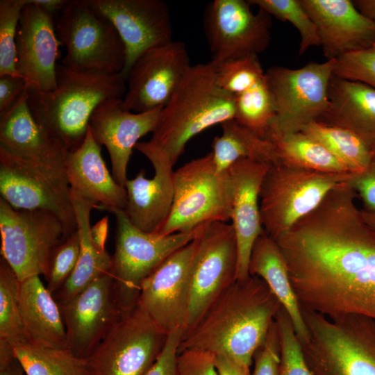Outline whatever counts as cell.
Instances as JSON below:
<instances>
[{"mask_svg":"<svg viewBox=\"0 0 375 375\" xmlns=\"http://www.w3.org/2000/svg\"><path fill=\"white\" fill-rule=\"evenodd\" d=\"M315 24L328 60L365 49L375 42V24L350 0H300Z\"/></svg>","mask_w":375,"mask_h":375,"instance_id":"cell-23","label":"cell"},{"mask_svg":"<svg viewBox=\"0 0 375 375\" xmlns=\"http://www.w3.org/2000/svg\"><path fill=\"white\" fill-rule=\"evenodd\" d=\"M64 162L24 158L0 149V194L13 208L53 214L70 235L77 226Z\"/></svg>","mask_w":375,"mask_h":375,"instance_id":"cell-9","label":"cell"},{"mask_svg":"<svg viewBox=\"0 0 375 375\" xmlns=\"http://www.w3.org/2000/svg\"><path fill=\"white\" fill-rule=\"evenodd\" d=\"M19 281L3 258L0 259V340L14 347L28 343L24 330L19 303Z\"/></svg>","mask_w":375,"mask_h":375,"instance_id":"cell-36","label":"cell"},{"mask_svg":"<svg viewBox=\"0 0 375 375\" xmlns=\"http://www.w3.org/2000/svg\"><path fill=\"white\" fill-rule=\"evenodd\" d=\"M347 182L275 241L300 307L329 318L375 319V231Z\"/></svg>","mask_w":375,"mask_h":375,"instance_id":"cell-1","label":"cell"},{"mask_svg":"<svg viewBox=\"0 0 375 375\" xmlns=\"http://www.w3.org/2000/svg\"><path fill=\"white\" fill-rule=\"evenodd\" d=\"M14 353L26 375H87L85 359L67 349L25 343L15 346Z\"/></svg>","mask_w":375,"mask_h":375,"instance_id":"cell-34","label":"cell"},{"mask_svg":"<svg viewBox=\"0 0 375 375\" xmlns=\"http://www.w3.org/2000/svg\"><path fill=\"white\" fill-rule=\"evenodd\" d=\"M194 239L167 258L141 284L139 304L167 335L188 325L190 268Z\"/></svg>","mask_w":375,"mask_h":375,"instance_id":"cell-18","label":"cell"},{"mask_svg":"<svg viewBox=\"0 0 375 375\" xmlns=\"http://www.w3.org/2000/svg\"><path fill=\"white\" fill-rule=\"evenodd\" d=\"M235 117V97L218 85L215 65L196 64L161 109L151 138L138 142L135 149L147 158L157 157L174 167L192 138Z\"/></svg>","mask_w":375,"mask_h":375,"instance_id":"cell-3","label":"cell"},{"mask_svg":"<svg viewBox=\"0 0 375 375\" xmlns=\"http://www.w3.org/2000/svg\"><path fill=\"white\" fill-rule=\"evenodd\" d=\"M60 44L53 16L27 0L17 31L16 69L28 90L45 93L56 88Z\"/></svg>","mask_w":375,"mask_h":375,"instance_id":"cell-20","label":"cell"},{"mask_svg":"<svg viewBox=\"0 0 375 375\" xmlns=\"http://www.w3.org/2000/svg\"><path fill=\"white\" fill-rule=\"evenodd\" d=\"M183 335L178 329L167 335L160 354L144 375H176V357Z\"/></svg>","mask_w":375,"mask_h":375,"instance_id":"cell-46","label":"cell"},{"mask_svg":"<svg viewBox=\"0 0 375 375\" xmlns=\"http://www.w3.org/2000/svg\"><path fill=\"white\" fill-rule=\"evenodd\" d=\"M235 119L264 138L276 115L273 96L265 77L245 92L234 95Z\"/></svg>","mask_w":375,"mask_h":375,"instance_id":"cell-35","label":"cell"},{"mask_svg":"<svg viewBox=\"0 0 375 375\" xmlns=\"http://www.w3.org/2000/svg\"><path fill=\"white\" fill-rule=\"evenodd\" d=\"M335 65V59H331L309 62L299 69L280 66L268 69L265 76L276 110L268 129L289 134L320 120L328 109V90Z\"/></svg>","mask_w":375,"mask_h":375,"instance_id":"cell-12","label":"cell"},{"mask_svg":"<svg viewBox=\"0 0 375 375\" xmlns=\"http://www.w3.org/2000/svg\"><path fill=\"white\" fill-rule=\"evenodd\" d=\"M16 358V357H15ZM0 375H26L24 370L19 362L15 358L8 366L3 369H0Z\"/></svg>","mask_w":375,"mask_h":375,"instance_id":"cell-53","label":"cell"},{"mask_svg":"<svg viewBox=\"0 0 375 375\" xmlns=\"http://www.w3.org/2000/svg\"><path fill=\"white\" fill-rule=\"evenodd\" d=\"M19 303L28 343L44 347L67 349L60 306L40 276L19 281Z\"/></svg>","mask_w":375,"mask_h":375,"instance_id":"cell-27","label":"cell"},{"mask_svg":"<svg viewBox=\"0 0 375 375\" xmlns=\"http://www.w3.org/2000/svg\"><path fill=\"white\" fill-rule=\"evenodd\" d=\"M248 2L271 16L290 22L297 28L301 37L299 56L311 47L320 46L317 28L300 0H249Z\"/></svg>","mask_w":375,"mask_h":375,"instance_id":"cell-37","label":"cell"},{"mask_svg":"<svg viewBox=\"0 0 375 375\" xmlns=\"http://www.w3.org/2000/svg\"><path fill=\"white\" fill-rule=\"evenodd\" d=\"M122 101L110 99L101 103L93 112L88 127L97 142L106 147L115 180L124 186L133 149L141 138L155 130L162 108L134 112L124 109Z\"/></svg>","mask_w":375,"mask_h":375,"instance_id":"cell-21","label":"cell"},{"mask_svg":"<svg viewBox=\"0 0 375 375\" xmlns=\"http://www.w3.org/2000/svg\"><path fill=\"white\" fill-rule=\"evenodd\" d=\"M364 221L375 231V212H368L360 210Z\"/></svg>","mask_w":375,"mask_h":375,"instance_id":"cell-54","label":"cell"},{"mask_svg":"<svg viewBox=\"0 0 375 375\" xmlns=\"http://www.w3.org/2000/svg\"><path fill=\"white\" fill-rule=\"evenodd\" d=\"M28 105L39 126L68 151L79 147L96 108L110 99H123L126 82L120 74L72 69L58 65L56 87L45 93L26 90Z\"/></svg>","mask_w":375,"mask_h":375,"instance_id":"cell-4","label":"cell"},{"mask_svg":"<svg viewBox=\"0 0 375 375\" xmlns=\"http://www.w3.org/2000/svg\"><path fill=\"white\" fill-rule=\"evenodd\" d=\"M26 3L27 0L0 1V76H19L16 69V35Z\"/></svg>","mask_w":375,"mask_h":375,"instance_id":"cell-38","label":"cell"},{"mask_svg":"<svg viewBox=\"0 0 375 375\" xmlns=\"http://www.w3.org/2000/svg\"><path fill=\"white\" fill-rule=\"evenodd\" d=\"M347 183L357 194L363 205V210L375 212V142L367 167L360 173L353 174Z\"/></svg>","mask_w":375,"mask_h":375,"instance_id":"cell-45","label":"cell"},{"mask_svg":"<svg viewBox=\"0 0 375 375\" xmlns=\"http://www.w3.org/2000/svg\"><path fill=\"white\" fill-rule=\"evenodd\" d=\"M191 67L186 44L182 41L172 40L146 51L128 72L122 107L134 112L162 108Z\"/></svg>","mask_w":375,"mask_h":375,"instance_id":"cell-16","label":"cell"},{"mask_svg":"<svg viewBox=\"0 0 375 375\" xmlns=\"http://www.w3.org/2000/svg\"><path fill=\"white\" fill-rule=\"evenodd\" d=\"M333 75L365 83L375 89V42L335 59Z\"/></svg>","mask_w":375,"mask_h":375,"instance_id":"cell-42","label":"cell"},{"mask_svg":"<svg viewBox=\"0 0 375 375\" xmlns=\"http://www.w3.org/2000/svg\"><path fill=\"white\" fill-rule=\"evenodd\" d=\"M249 274L261 278L290 316L299 342L308 339V329L293 290L285 258L274 240L264 231L252 247Z\"/></svg>","mask_w":375,"mask_h":375,"instance_id":"cell-29","label":"cell"},{"mask_svg":"<svg viewBox=\"0 0 375 375\" xmlns=\"http://www.w3.org/2000/svg\"><path fill=\"white\" fill-rule=\"evenodd\" d=\"M154 169L151 178L140 169L125 188L127 201L124 210L130 222L140 230L157 233L168 218L174 201L173 166L156 157L147 158Z\"/></svg>","mask_w":375,"mask_h":375,"instance_id":"cell-25","label":"cell"},{"mask_svg":"<svg viewBox=\"0 0 375 375\" xmlns=\"http://www.w3.org/2000/svg\"><path fill=\"white\" fill-rule=\"evenodd\" d=\"M215 365L219 375H251L250 371L224 355L215 356Z\"/></svg>","mask_w":375,"mask_h":375,"instance_id":"cell-48","label":"cell"},{"mask_svg":"<svg viewBox=\"0 0 375 375\" xmlns=\"http://www.w3.org/2000/svg\"><path fill=\"white\" fill-rule=\"evenodd\" d=\"M55 23L58 38L66 49L62 65L78 71L122 73L124 44L112 23L85 0H68Z\"/></svg>","mask_w":375,"mask_h":375,"instance_id":"cell-10","label":"cell"},{"mask_svg":"<svg viewBox=\"0 0 375 375\" xmlns=\"http://www.w3.org/2000/svg\"><path fill=\"white\" fill-rule=\"evenodd\" d=\"M1 255L19 281L47 274L53 248L67 238L62 222L42 210L12 207L0 198Z\"/></svg>","mask_w":375,"mask_h":375,"instance_id":"cell-13","label":"cell"},{"mask_svg":"<svg viewBox=\"0 0 375 375\" xmlns=\"http://www.w3.org/2000/svg\"><path fill=\"white\" fill-rule=\"evenodd\" d=\"M15 358L14 346L6 340H0V369L8 366Z\"/></svg>","mask_w":375,"mask_h":375,"instance_id":"cell-51","label":"cell"},{"mask_svg":"<svg viewBox=\"0 0 375 375\" xmlns=\"http://www.w3.org/2000/svg\"><path fill=\"white\" fill-rule=\"evenodd\" d=\"M176 375H219L215 355L200 349H188L178 352Z\"/></svg>","mask_w":375,"mask_h":375,"instance_id":"cell-44","label":"cell"},{"mask_svg":"<svg viewBox=\"0 0 375 375\" xmlns=\"http://www.w3.org/2000/svg\"><path fill=\"white\" fill-rule=\"evenodd\" d=\"M353 174L325 173L280 162L272 163L260 192L263 231L276 240Z\"/></svg>","mask_w":375,"mask_h":375,"instance_id":"cell-6","label":"cell"},{"mask_svg":"<svg viewBox=\"0 0 375 375\" xmlns=\"http://www.w3.org/2000/svg\"><path fill=\"white\" fill-rule=\"evenodd\" d=\"M282 307L261 278L235 280L183 335L178 352L195 349L224 355L250 371Z\"/></svg>","mask_w":375,"mask_h":375,"instance_id":"cell-2","label":"cell"},{"mask_svg":"<svg viewBox=\"0 0 375 375\" xmlns=\"http://www.w3.org/2000/svg\"><path fill=\"white\" fill-rule=\"evenodd\" d=\"M108 233V218L107 216L91 226L90 235L94 243L100 249L106 250V242Z\"/></svg>","mask_w":375,"mask_h":375,"instance_id":"cell-49","label":"cell"},{"mask_svg":"<svg viewBox=\"0 0 375 375\" xmlns=\"http://www.w3.org/2000/svg\"><path fill=\"white\" fill-rule=\"evenodd\" d=\"M174 189L170 214L156 233H186L206 223L226 222L231 219L228 172H217L212 152L174 171Z\"/></svg>","mask_w":375,"mask_h":375,"instance_id":"cell-8","label":"cell"},{"mask_svg":"<svg viewBox=\"0 0 375 375\" xmlns=\"http://www.w3.org/2000/svg\"><path fill=\"white\" fill-rule=\"evenodd\" d=\"M328 96V109L319 122L349 130L372 146L375 142V89L333 75Z\"/></svg>","mask_w":375,"mask_h":375,"instance_id":"cell-28","label":"cell"},{"mask_svg":"<svg viewBox=\"0 0 375 375\" xmlns=\"http://www.w3.org/2000/svg\"><path fill=\"white\" fill-rule=\"evenodd\" d=\"M106 211L116 219L115 249L110 272L115 300L122 313L138 303L143 281L172 253L192 241L202 225L190 232L161 235L134 226L124 210Z\"/></svg>","mask_w":375,"mask_h":375,"instance_id":"cell-7","label":"cell"},{"mask_svg":"<svg viewBox=\"0 0 375 375\" xmlns=\"http://www.w3.org/2000/svg\"><path fill=\"white\" fill-rule=\"evenodd\" d=\"M138 303L122 312L85 359L87 375H144L167 338Z\"/></svg>","mask_w":375,"mask_h":375,"instance_id":"cell-11","label":"cell"},{"mask_svg":"<svg viewBox=\"0 0 375 375\" xmlns=\"http://www.w3.org/2000/svg\"><path fill=\"white\" fill-rule=\"evenodd\" d=\"M71 197L76 219L77 233L80 240V252L76 267L62 286L53 297L61 305L85 289L94 281L109 272L112 267V256L100 249L90 235V213L94 203L71 190Z\"/></svg>","mask_w":375,"mask_h":375,"instance_id":"cell-30","label":"cell"},{"mask_svg":"<svg viewBox=\"0 0 375 375\" xmlns=\"http://www.w3.org/2000/svg\"><path fill=\"white\" fill-rule=\"evenodd\" d=\"M253 360L254 368L251 375H278L280 343L276 320L271 325L265 342L256 351Z\"/></svg>","mask_w":375,"mask_h":375,"instance_id":"cell-43","label":"cell"},{"mask_svg":"<svg viewBox=\"0 0 375 375\" xmlns=\"http://www.w3.org/2000/svg\"><path fill=\"white\" fill-rule=\"evenodd\" d=\"M0 149L24 158L63 162L68 151L37 124L28 105L27 90L0 115Z\"/></svg>","mask_w":375,"mask_h":375,"instance_id":"cell-26","label":"cell"},{"mask_svg":"<svg viewBox=\"0 0 375 375\" xmlns=\"http://www.w3.org/2000/svg\"><path fill=\"white\" fill-rule=\"evenodd\" d=\"M64 167L71 190L94 203V209L124 210L126 188L110 173L101 156V145L89 127L81 145L67 153Z\"/></svg>","mask_w":375,"mask_h":375,"instance_id":"cell-24","label":"cell"},{"mask_svg":"<svg viewBox=\"0 0 375 375\" xmlns=\"http://www.w3.org/2000/svg\"><path fill=\"white\" fill-rule=\"evenodd\" d=\"M301 310L308 335L300 343L314 375H375V319Z\"/></svg>","mask_w":375,"mask_h":375,"instance_id":"cell-5","label":"cell"},{"mask_svg":"<svg viewBox=\"0 0 375 375\" xmlns=\"http://www.w3.org/2000/svg\"><path fill=\"white\" fill-rule=\"evenodd\" d=\"M194 242L190 268L189 314L185 333L235 281L238 265L237 242L232 224L222 222L203 224Z\"/></svg>","mask_w":375,"mask_h":375,"instance_id":"cell-14","label":"cell"},{"mask_svg":"<svg viewBox=\"0 0 375 375\" xmlns=\"http://www.w3.org/2000/svg\"><path fill=\"white\" fill-rule=\"evenodd\" d=\"M353 3L362 15L375 24V0H356Z\"/></svg>","mask_w":375,"mask_h":375,"instance_id":"cell-52","label":"cell"},{"mask_svg":"<svg viewBox=\"0 0 375 375\" xmlns=\"http://www.w3.org/2000/svg\"><path fill=\"white\" fill-rule=\"evenodd\" d=\"M272 163L241 159L228 169L232 194V226L238 249L235 280L250 275L249 264L252 247L263 232L260 214V192Z\"/></svg>","mask_w":375,"mask_h":375,"instance_id":"cell-22","label":"cell"},{"mask_svg":"<svg viewBox=\"0 0 375 375\" xmlns=\"http://www.w3.org/2000/svg\"><path fill=\"white\" fill-rule=\"evenodd\" d=\"M275 320L280 343L278 375H314L306 361L292 320L283 307Z\"/></svg>","mask_w":375,"mask_h":375,"instance_id":"cell-40","label":"cell"},{"mask_svg":"<svg viewBox=\"0 0 375 375\" xmlns=\"http://www.w3.org/2000/svg\"><path fill=\"white\" fill-rule=\"evenodd\" d=\"M265 139L273 144L276 162L325 173H351L325 147L301 131L281 134L268 129Z\"/></svg>","mask_w":375,"mask_h":375,"instance_id":"cell-32","label":"cell"},{"mask_svg":"<svg viewBox=\"0 0 375 375\" xmlns=\"http://www.w3.org/2000/svg\"><path fill=\"white\" fill-rule=\"evenodd\" d=\"M27 90V83L19 76H0V115L9 110L22 94Z\"/></svg>","mask_w":375,"mask_h":375,"instance_id":"cell-47","label":"cell"},{"mask_svg":"<svg viewBox=\"0 0 375 375\" xmlns=\"http://www.w3.org/2000/svg\"><path fill=\"white\" fill-rule=\"evenodd\" d=\"M215 66L218 85L233 96L250 89L265 77L258 56L228 60Z\"/></svg>","mask_w":375,"mask_h":375,"instance_id":"cell-39","label":"cell"},{"mask_svg":"<svg viewBox=\"0 0 375 375\" xmlns=\"http://www.w3.org/2000/svg\"><path fill=\"white\" fill-rule=\"evenodd\" d=\"M65 324L67 348L86 359L119 319L110 271L59 305Z\"/></svg>","mask_w":375,"mask_h":375,"instance_id":"cell-19","label":"cell"},{"mask_svg":"<svg viewBox=\"0 0 375 375\" xmlns=\"http://www.w3.org/2000/svg\"><path fill=\"white\" fill-rule=\"evenodd\" d=\"M221 126L222 133L213 139L211 151L217 172L228 171L241 159L276 162L274 147L267 140L258 136L235 119Z\"/></svg>","mask_w":375,"mask_h":375,"instance_id":"cell-31","label":"cell"},{"mask_svg":"<svg viewBox=\"0 0 375 375\" xmlns=\"http://www.w3.org/2000/svg\"><path fill=\"white\" fill-rule=\"evenodd\" d=\"M244 0H214L206 7L203 29L210 62H222L258 56L271 40V15L258 8L254 13Z\"/></svg>","mask_w":375,"mask_h":375,"instance_id":"cell-15","label":"cell"},{"mask_svg":"<svg viewBox=\"0 0 375 375\" xmlns=\"http://www.w3.org/2000/svg\"><path fill=\"white\" fill-rule=\"evenodd\" d=\"M80 252V240L76 232L66 238L52 250L44 277L47 288L55 294L74 270Z\"/></svg>","mask_w":375,"mask_h":375,"instance_id":"cell-41","label":"cell"},{"mask_svg":"<svg viewBox=\"0 0 375 375\" xmlns=\"http://www.w3.org/2000/svg\"><path fill=\"white\" fill-rule=\"evenodd\" d=\"M97 12L108 19L126 49L120 74L125 79L136 59L146 51L172 41L169 8L162 0H85Z\"/></svg>","mask_w":375,"mask_h":375,"instance_id":"cell-17","label":"cell"},{"mask_svg":"<svg viewBox=\"0 0 375 375\" xmlns=\"http://www.w3.org/2000/svg\"><path fill=\"white\" fill-rule=\"evenodd\" d=\"M301 131L325 147L351 173H360L368 165L372 146L351 131L319 121L310 122Z\"/></svg>","mask_w":375,"mask_h":375,"instance_id":"cell-33","label":"cell"},{"mask_svg":"<svg viewBox=\"0 0 375 375\" xmlns=\"http://www.w3.org/2000/svg\"><path fill=\"white\" fill-rule=\"evenodd\" d=\"M68 0H30V1L52 15L59 13L62 10Z\"/></svg>","mask_w":375,"mask_h":375,"instance_id":"cell-50","label":"cell"}]
</instances>
